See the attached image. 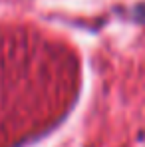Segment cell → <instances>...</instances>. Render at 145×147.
<instances>
[{
    "label": "cell",
    "mask_w": 145,
    "mask_h": 147,
    "mask_svg": "<svg viewBox=\"0 0 145 147\" xmlns=\"http://www.w3.org/2000/svg\"><path fill=\"white\" fill-rule=\"evenodd\" d=\"M133 18L137 22H145V4H139L133 8Z\"/></svg>",
    "instance_id": "1"
}]
</instances>
